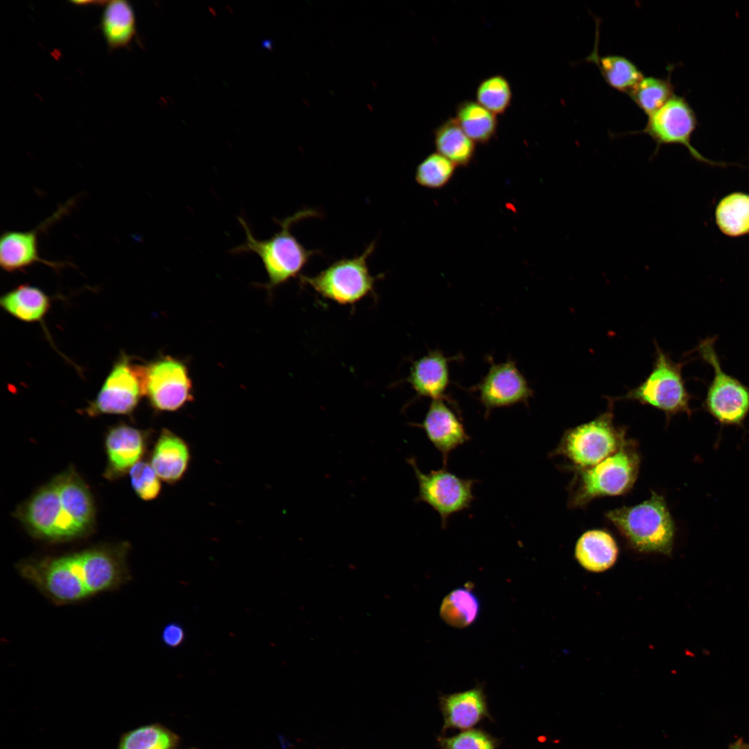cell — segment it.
<instances>
[{
    "instance_id": "cell-33",
    "label": "cell",
    "mask_w": 749,
    "mask_h": 749,
    "mask_svg": "<svg viewBox=\"0 0 749 749\" xmlns=\"http://www.w3.org/2000/svg\"><path fill=\"white\" fill-rule=\"evenodd\" d=\"M440 749H498L499 739L481 728L462 730L451 737L445 735L437 738Z\"/></svg>"
},
{
    "instance_id": "cell-8",
    "label": "cell",
    "mask_w": 749,
    "mask_h": 749,
    "mask_svg": "<svg viewBox=\"0 0 749 749\" xmlns=\"http://www.w3.org/2000/svg\"><path fill=\"white\" fill-rule=\"evenodd\" d=\"M653 368L646 379L621 398L636 401L663 411L669 418L684 413L690 416L692 410L682 374L683 363L674 361L655 343Z\"/></svg>"
},
{
    "instance_id": "cell-6",
    "label": "cell",
    "mask_w": 749,
    "mask_h": 749,
    "mask_svg": "<svg viewBox=\"0 0 749 749\" xmlns=\"http://www.w3.org/2000/svg\"><path fill=\"white\" fill-rule=\"evenodd\" d=\"M639 458L634 445L626 441L614 454L589 468L578 470L571 490L570 505L583 506L594 498L619 495L633 485Z\"/></svg>"
},
{
    "instance_id": "cell-7",
    "label": "cell",
    "mask_w": 749,
    "mask_h": 749,
    "mask_svg": "<svg viewBox=\"0 0 749 749\" xmlns=\"http://www.w3.org/2000/svg\"><path fill=\"white\" fill-rule=\"evenodd\" d=\"M607 411L595 419L567 430L551 454L562 456L577 470L589 468L617 451L626 442L625 433L613 422L612 400Z\"/></svg>"
},
{
    "instance_id": "cell-12",
    "label": "cell",
    "mask_w": 749,
    "mask_h": 749,
    "mask_svg": "<svg viewBox=\"0 0 749 749\" xmlns=\"http://www.w3.org/2000/svg\"><path fill=\"white\" fill-rule=\"evenodd\" d=\"M144 395L157 411H175L193 399L187 365L170 356L144 365Z\"/></svg>"
},
{
    "instance_id": "cell-30",
    "label": "cell",
    "mask_w": 749,
    "mask_h": 749,
    "mask_svg": "<svg viewBox=\"0 0 749 749\" xmlns=\"http://www.w3.org/2000/svg\"><path fill=\"white\" fill-rule=\"evenodd\" d=\"M178 741L177 734L168 728L151 724L123 734L117 749H175Z\"/></svg>"
},
{
    "instance_id": "cell-13",
    "label": "cell",
    "mask_w": 749,
    "mask_h": 749,
    "mask_svg": "<svg viewBox=\"0 0 749 749\" xmlns=\"http://www.w3.org/2000/svg\"><path fill=\"white\" fill-rule=\"evenodd\" d=\"M698 126L696 115L687 100L674 95L658 111L648 117L643 130L638 131L648 135L655 143L653 157L657 155L662 146L679 144L685 146L696 160L710 165L726 166L706 158L695 148L691 136Z\"/></svg>"
},
{
    "instance_id": "cell-16",
    "label": "cell",
    "mask_w": 749,
    "mask_h": 749,
    "mask_svg": "<svg viewBox=\"0 0 749 749\" xmlns=\"http://www.w3.org/2000/svg\"><path fill=\"white\" fill-rule=\"evenodd\" d=\"M412 425L424 430L441 454L443 467H447L451 451L470 440L458 406L445 399L431 400L422 422Z\"/></svg>"
},
{
    "instance_id": "cell-4",
    "label": "cell",
    "mask_w": 749,
    "mask_h": 749,
    "mask_svg": "<svg viewBox=\"0 0 749 749\" xmlns=\"http://www.w3.org/2000/svg\"><path fill=\"white\" fill-rule=\"evenodd\" d=\"M606 517L639 551L671 554L675 526L661 495L653 492L644 502L610 510Z\"/></svg>"
},
{
    "instance_id": "cell-31",
    "label": "cell",
    "mask_w": 749,
    "mask_h": 749,
    "mask_svg": "<svg viewBox=\"0 0 749 749\" xmlns=\"http://www.w3.org/2000/svg\"><path fill=\"white\" fill-rule=\"evenodd\" d=\"M512 99L511 85L501 74L484 78L479 83L476 90V101L496 116L506 112Z\"/></svg>"
},
{
    "instance_id": "cell-1",
    "label": "cell",
    "mask_w": 749,
    "mask_h": 749,
    "mask_svg": "<svg viewBox=\"0 0 749 749\" xmlns=\"http://www.w3.org/2000/svg\"><path fill=\"white\" fill-rule=\"evenodd\" d=\"M127 542L105 543L59 556L29 558L18 574L56 605L75 604L121 588L131 578Z\"/></svg>"
},
{
    "instance_id": "cell-25",
    "label": "cell",
    "mask_w": 749,
    "mask_h": 749,
    "mask_svg": "<svg viewBox=\"0 0 749 749\" xmlns=\"http://www.w3.org/2000/svg\"><path fill=\"white\" fill-rule=\"evenodd\" d=\"M436 152L456 166H467L473 160L476 146L463 130L455 118H448L433 132Z\"/></svg>"
},
{
    "instance_id": "cell-9",
    "label": "cell",
    "mask_w": 749,
    "mask_h": 749,
    "mask_svg": "<svg viewBox=\"0 0 749 749\" xmlns=\"http://www.w3.org/2000/svg\"><path fill=\"white\" fill-rule=\"evenodd\" d=\"M714 343L715 338L711 337L701 341L698 346L700 357L714 371L704 409L722 426H742L749 414V388L723 370Z\"/></svg>"
},
{
    "instance_id": "cell-36",
    "label": "cell",
    "mask_w": 749,
    "mask_h": 749,
    "mask_svg": "<svg viewBox=\"0 0 749 749\" xmlns=\"http://www.w3.org/2000/svg\"><path fill=\"white\" fill-rule=\"evenodd\" d=\"M732 749H743L739 743H736L732 746Z\"/></svg>"
},
{
    "instance_id": "cell-24",
    "label": "cell",
    "mask_w": 749,
    "mask_h": 749,
    "mask_svg": "<svg viewBox=\"0 0 749 749\" xmlns=\"http://www.w3.org/2000/svg\"><path fill=\"white\" fill-rule=\"evenodd\" d=\"M596 37L593 51L587 57L595 64L605 81L613 89L628 95L644 77L637 66L627 58L618 55L599 56Z\"/></svg>"
},
{
    "instance_id": "cell-28",
    "label": "cell",
    "mask_w": 749,
    "mask_h": 749,
    "mask_svg": "<svg viewBox=\"0 0 749 749\" xmlns=\"http://www.w3.org/2000/svg\"><path fill=\"white\" fill-rule=\"evenodd\" d=\"M480 612V602L471 588L458 587L449 592L442 600L440 615L448 625L465 628L476 621Z\"/></svg>"
},
{
    "instance_id": "cell-29",
    "label": "cell",
    "mask_w": 749,
    "mask_h": 749,
    "mask_svg": "<svg viewBox=\"0 0 749 749\" xmlns=\"http://www.w3.org/2000/svg\"><path fill=\"white\" fill-rule=\"evenodd\" d=\"M628 95L648 117L651 116L675 95L670 73L666 78L644 77Z\"/></svg>"
},
{
    "instance_id": "cell-27",
    "label": "cell",
    "mask_w": 749,
    "mask_h": 749,
    "mask_svg": "<svg viewBox=\"0 0 749 749\" xmlns=\"http://www.w3.org/2000/svg\"><path fill=\"white\" fill-rule=\"evenodd\" d=\"M715 221L726 236L738 237L749 234V194L733 192L717 204Z\"/></svg>"
},
{
    "instance_id": "cell-15",
    "label": "cell",
    "mask_w": 749,
    "mask_h": 749,
    "mask_svg": "<svg viewBox=\"0 0 749 749\" xmlns=\"http://www.w3.org/2000/svg\"><path fill=\"white\" fill-rule=\"evenodd\" d=\"M474 390L486 417L494 408L528 404L533 395L528 381L511 359L499 363L490 361L488 372Z\"/></svg>"
},
{
    "instance_id": "cell-35",
    "label": "cell",
    "mask_w": 749,
    "mask_h": 749,
    "mask_svg": "<svg viewBox=\"0 0 749 749\" xmlns=\"http://www.w3.org/2000/svg\"><path fill=\"white\" fill-rule=\"evenodd\" d=\"M184 635V631L181 626L176 623H171L164 628L162 639L167 646L175 648L182 644Z\"/></svg>"
},
{
    "instance_id": "cell-34",
    "label": "cell",
    "mask_w": 749,
    "mask_h": 749,
    "mask_svg": "<svg viewBox=\"0 0 749 749\" xmlns=\"http://www.w3.org/2000/svg\"><path fill=\"white\" fill-rule=\"evenodd\" d=\"M128 473L132 488L141 499L150 501L157 497L161 491V479L150 463L140 460Z\"/></svg>"
},
{
    "instance_id": "cell-3",
    "label": "cell",
    "mask_w": 749,
    "mask_h": 749,
    "mask_svg": "<svg viewBox=\"0 0 749 749\" xmlns=\"http://www.w3.org/2000/svg\"><path fill=\"white\" fill-rule=\"evenodd\" d=\"M320 213L313 208H304L282 219L274 218L280 227L279 232L266 239L256 238L243 217L238 218L244 230L246 241L232 249L234 255L255 253L261 259L268 276V282L262 285L270 293L276 287L291 279L300 277L301 271L316 255H320L318 250L306 248L293 234L291 227L299 221L320 216Z\"/></svg>"
},
{
    "instance_id": "cell-11",
    "label": "cell",
    "mask_w": 749,
    "mask_h": 749,
    "mask_svg": "<svg viewBox=\"0 0 749 749\" xmlns=\"http://www.w3.org/2000/svg\"><path fill=\"white\" fill-rule=\"evenodd\" d=\"M407 461L418 483L416 501L427 503L438 513L443 528L452 515L470 508L475 499L473 488L478 481L461 478L447 470V467L426 474L419 469L414 458Z\"/></svg>"
},
{
    "instance_id": "cell-18",
    "label": "cell",
    "mask_w": 749,
    "mask_h": 749,
    "mask_svg": "<svg viewBox=\"0 0 749 749\" xmlns=\"http://www.w3.org/2000/svg\"><path fill=\"white\" fill-rule=\"evenodd\" d=\"M438 701L443 718L442 734L451 729H472L485 718L494 721L481 687L441 695Z\"/></svg>"
},
{
    "instance_id": "cell-22",
    "label": "cell",
    "mask_w": 749,
    "mask_h": 749,
    "mask_svg": "<svg viewBox=\"0 0 749 749\" xmlns=\"http://www.w3.org/2000/svg\"><path fill=\"white\" fill-rule=\"evenodd\" d=\"M618 547L614 538L601 530L589 531L578 539L575 556L585 569L601 572L608 569L616 562Z\"/></svg>"
},
{
    "instance_id": "cell-20",
    "label": "cell",
    "mask_w": 749,
    "mask_h": 749,
    "mask_svg": "<svg viewBox=\"0 0 749 749\" xmlns=\"http://www.w3.org/2000/svg\"><path fill=\"white\" fill-rule=\"evenodd\" d=\"M189 460L187 443L173 433L164 429L155 442L149 463L161 480L175 483L184 474Z\"/></svg>"
},
{
    "instance_id": "cell-23",
    "label": "cell",
    "mask_w": 749,
    "mask_h": 749,
    "mask_svg": "<svg viewBox=\"0 0 749 749\" xmlns=\"http://www.w3.org/2000/svg\"><path fill=\"white\" fill-rule=\"evenodd\" d=\"M101 28L111 50L128 46L136 33L135 16L130 3L107 1L101 15Z\"/></svg>"
},
{
    "instance_id": "cell-14",
    "label": "cell",
    "mask_w": 749,
    "mask_h": 749,
    "mask_svg": "<svg viewBox=\"0 0 749 749\" xmlns=\"http://www.w3.org/2000/svg\"><path fill=\"white\" fill-rule=\"evenodd\" d=\"M75 205V199L61 205L49 217L35 227L27 230H5L0 236V266L9 273H24L35 264H43L58 271L69 261H55L42 257L39 252L38 239L40 232L48 230L55 222L67 215Z\"/></svg>"
},
{
    "instance_id": "cell-21",
    "label": "cell",
    "mask_w": 749,
    "mask_h": 749,
    "mask_svg": "<svg viewBox=\"0 0 749 749\" xmlns=\"http://www.w3.org/2000/svg\"><path fill=\"white\" fill-rule=\"evenodd\" d=\"M51 305V298L39 287L29 284L17 285L0 298L1 307L25 322L43 320Z\"/></svg>"
},
{
    "instance_id": "cell-17",
    "label": "cell",
    "mask_w": 749,
    "mask_h": 749,
    "mask_svg": "<svg viewBox=\"0 0 749 749\" xmlns=\"http://www.w3.org/2000/svg\"><path fill=\"white\" fill-rule=\"evenodd\" d=\"M146 438L144 431L125 423L110 427L105 437V477L114 480L129 472L146 451Z\"/></svg>"
},
{
    "instance_id": "cell-37",
    "label": "cell",
    "mask_w": 749,
    "mask_h": 749,
    "mask_svg": "<svg viewBox=\"0 0 749 749\" xmlns=\"http://www.w3.org/2000/svg\"><path fill=\"white\" fill-rule=\"evenodd\" d=\"M192 749H195V748H192Z\"/></svg>"
},
{
    "instance_id": "cell-26",
    "label": "cell",
    "mask_w": 749,
    "mask_h": 749,
    "mask_svg": "<svg viewBox=\"0 0 749 749\" xmlns=\"http://www.w3.org/2000/svg\"><path fill=\"white\" fill-rule=\"evenodd\" d=\"M455 119L475 143L485 144L495 136L498 120L495 114L476 101L464 100L456 107Z\"/></svg>"
},
{
    "instance_id": "cell-32",
    "label": "cell",
    "mask_w": 749,
    "mask_h": 749,
    "mask_svg": "<svg viewBox=\"0 0 749 749\" xmlns=\"http://www.w3.org/2000/svg\"><path fill=\"white\" fill-rule=\"evenodd\" d=\"M456 166L436 152L428 155L417 165L415 182L422 187L438 189L445 187L453 177Z\"/></svg>"
},
{
    "instance_id": "cell-19",
    "label": "cell",
    "mask_w": 749,
    "mask_h": 749,
    "mask_svg": "<svg viewBox=\"0 0 749 749\" xmlns=\"http://www.w3.org/2000/svg\"><path fill=\"white\" fill-rule=\"evenodd\" d=\"M454 359L440 350H431L412 363L406 381L418 397L445 399L456 406L446 395L450 381L449 363Z\"/></svg>"
},
{
    "instance_id": "cell-10",
    "label": "cell",
    "mask_w": 749,
    "mask_h": 749,
    "mask_svg": "<svg viewBox=\"0 0 749 749\" xmlns=\"http://www.w3.org/2000/svg\"><path fill=\"white\" fill-rule=\"evenodd\" d=\"M144 395V365L122 354L115 361L94 400L84 409L90 417L131 415Z\"/></svg>"
},
{
    "instance_id": "cell-2",
    "label": "cell",
    "mask_w": 749,
    "mask_h": 749,
    "mask_svg": "<svg viewBox=\"0 0 749 749\" xmlns=\"http://www.w3.org/2000/svg\"><path fill=\"white\" fill-rule=\"evenodd\" d=\"M15 515L34 538L59 543L88 535L96 509L88 485L71 467L38 488Z\"/></svg>"
},
{
    "instance_id": "cell-5",
    "label": "cell",
    "mask_w": 749,
    "mask_h": 749,
    "mask_svg": "<svg viewBox=\"0 0 749 749\" xmlns=\"http://www.w3.org/2000/svg\"><path fill=\"white\" fill-rule=\"evenodd\" d=\"M375 246L373 241L361 254L350 258L342 257L315 275H301L300 284L338 304H354L373 293L376 281L382 277V275L372 276L368 265V259Z\"/></svg>"
}]
</instances>
